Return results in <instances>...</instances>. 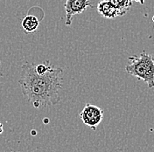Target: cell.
Masks as SVG:
<instances>
[{
    "label": "cell",
    "instance_id": "9",
    "mask_svg": "<svg viewBox=\"0 0 154 152\" xmlns=\"http://www.w3.org/2000/svg\"><path fill=\"white\" fill-rule=\"evenodd\" d=\"M3 131H4V129H3V124L0 123V134L3 133Z\"/></svg>",
    "mask_w": 154,
    "mask_h": 152
},
{
    "label": "cell",
    "instance_id": "4",
    "mask_svg": "<svg viewBox=\"0 0 154 152\" xmlns=\"http://www.w3.org/2000/svg\"><path fill=\"white\" fill-rule=\"evenodd\" d=\"M88 7H92L89 0H66L64 8L66 11V26H70L75 15L82 13Z\"/></svg>",
    "mask_w": 154,
    "mask_h": 152
},
{
    "label": "cell",
    "instance_id": "5",
    "mask_svg": "<svg viewBox=\"0 0 154 152\" xmlns=\"http://www.w3.org/2000/svg\"><path fill=\"white\" fill-rule=\"evenodd\" d=\"M97 12L104 19H114L123 16L121 11L113 4L106 0H100L97 4Z\"/></svg>",
    "mask_w": 154,
    "mask_h": 152
},
{
    "label": "cell",
    "instance_id": "6",
    "mask_svg": "<svg viewBox=\"0 0 154 152\" xmlns=\"http://www.w3.org/2000/svg\"><path fill=\"white\" fill-rule=\"evenodd\" d=\"M39 23H40V19L36 17V15L30 13V11H29L28 14L22 19L21 26H22V29L24 30L25 33L29 34V33L35 32L38 30Z\"/></svg>",
    "mask_w": 154,
    "mask_h": 152
},
{
    "label": "cell",
    "instance_id": "11",
    "mask_svg": "<svg viewBox=\"0 0 154 152\" xmlns=\"http://www.w3.org/2000/svg\"><path fill=\"white\" fill-rule=\"evenodd\" d=\"M0 66H1V60H0Z\"/></svg>",
    "mask_w": 154,
    "mask_h": 152
},
{
    "label": "cell",
    "instance_id": "7",
    "mask_svg": "<svg viewBox=\"0 0 154 152\" xmlns=\"http://www.w3.org/2000/svg\"><path fill=\"white\" fill-rule=\"evenodd\" d=\"M106 1H109L111 4H113L121 11L123 16L129 11V10L132 6L133 4L132 0H106Z\"/></svg>",
    "mask_w": 154,
    "mask_h": 152
},
{
    "label": "cell",
    "instance_id": "8",
    "mask_svg": "<svg viewBox=\"0 0 154 152\" xmlns=\"http://www.w3.org/2000/svg\"><path fill=\"white\" fill-rule=\"evenodd\" d=\"M132 1H136V2H138L140 5H144V0H132Z\"/></svg>",
    "mask_w": 154,
    "mask_h": 152
},
{
    "label": "cell",
    "instance_id": "10",
    "mask_svg": "<svg viewBox=\"0 0 154 152\" xmlns=\"http://www.w3.org/2000/svg\"><path fill=\"white\" fill-rule=\"evenodd\" d=\"M152 22H153V25H154V16L152 17Z\"/></svg>",
    "mask_w": 154,
    "mask_h": 152
},
{
    "label": "cell",
    "instance_id": "3",
    "mask_svg": "<svg viewBox=\"0 0 154 152\" xmlns=\"http://www.w3.org/2000/svg\"><path fill=\"white\" fill-rule=\"evenodd\" d=\"M79 116L83 123L91 129L96 130L97 126L103 119V110L96 105L88 103L85 105Z\"/></svg>",
    "mask_w": 154,
    "mask_h": 152
},
{
    "label": "cell",
    "instance_id": "2",
    "mask_svg": "<svg viewBox=\"0 0 154 152\" xmlns=\"http://www.w3.org/2000/svg\"><path fill=\"white\" fill-rule=\"evenodd\" d=\"M125 71L128 74L144 81L148 87H154V57L145 51H143L139 55L129 58Z\"/></svg>",
    "mask_w": 154,
    "mask_h": 152
},
{
    "label": "cell",
    "instance_id": "1",
    "mask_svg": "<svg viewBox=\"0 0 154 152\" xmlns=\"http://www.w3.org/2000/svg\"><path fill=\"white\" fill-rule=\"evenodd\" d=\"M22 94L34 108H42L60 102V92L63 86V69L53 67L44 74L34 70L33 63L27 62L21 67L19 80Z\"/></svg>",
    "mask_w": 154,
    "mask_h": 152
}]
</instances>
